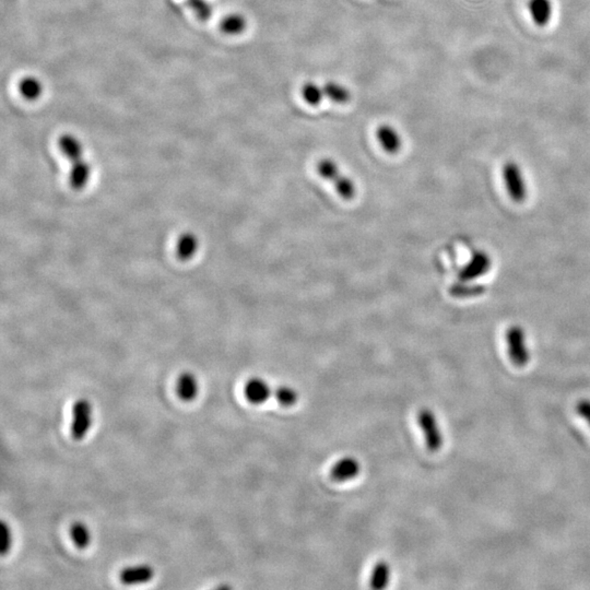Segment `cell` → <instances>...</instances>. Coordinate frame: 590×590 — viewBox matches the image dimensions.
<instances>
[{
    "label": "cell",
    "instance_id": "1",
    "mask_svg": "<svg viewBox=\"0 0 590 590\" xmlns=\"http://www.w3.org/2000/svg\"><path fill=\"white\" fill-rule=\"evenodd\" d=\"M317 173L325 181L333 184L339 196L351 200L356 193V184L351 178L341 173L338 164L331 159L325 158L317 163Z\"/></svg>",
    "mask_w": 590,
    "mask_h": 590
},
{
    "label": "cell",
    "instance_id": "2",
    "mask_svg": "<svg viewBox=\"0 0 590 590\" xmlns=\"http://www.w3.org/2000/svg\"><path fill=\"white\" fill-rule=\"evenodd\" d=\"M417 423L422 429L428 449L432 453L438 452L442 446V436L436 415L426 408L421 409L417 413Z\"/></svg>",
    "mask_w": 590,
    "mask_h": 590
},
{
    "label": "cell",
    "instance_id": "3",
    "mask_svg": "<svg viewBox=\"0 0 590 590\" xmlns=\"http://www.w3.org/2000/svg\"><path fill=\"white\" fill-rule=\"evenodd\" d=\"M509 356L515 367H526L529 362V351L527 348L524 330L519 326H513L507 331Z\"/></svg>",
    "mask_w": 590,
    "mask_h": 590
},
{
    "label": "cell",
    "instance_id": "4",
    "mask_svg": "<svg viewBox=\"0 0 590 590\" xmlns=\"http://www.w3.org/2000/svg\"><path fill=\"white\" fill-rule=\"evenodd\" d=\"M92 425V406L87 399L74 402L72 408V436L74 440H81L87 436Z\"/></svg>",
    "mask_w": 590,
    "mask_h": 590
},
{
    "label": "cell",
    "instance_id": "5",
    "mask_svg": "<svg viewBox=\"0 0 590 590\" xmlns=\"http://www.w3.org/2000/svg\"><path fill=\"white\" fill-rule=\"evenodd\" d=\"M503 178L511 198L516 202H523L527 197V186L516 163L509 161L504 166Z\"/></svg>",
    "mask_w": 590,
    "mask_h": 590
},
{
    "label": "cell",
    "instance_id": "6",
    "mask_svg": "<svg viewBox=\"0 0 590 590\" xmlns=\"http://www.w3.org/2000/svg\"><path fill=\"white\" fill-rule=\"evenodd\" d=\"M154 577V570L147 564L128 566L120 571V580L124 585H139L149 583Z\"/></svg>",
    "mask_w": 590,
    "mask_h": 590
},
{
    "label": "cell",
    "instance_id": "7",
    "mask_svg": "<svg viewBox=\"0 0 590 590\" xmlns=\"http://www.w3.org/2000/svg\"><path fill=\"white\" fill-rule=\"evenodd\" d=\"M361 471L359 461L354 457H344L337 461L330 469V478L337 482L352 480Z\"/></svg>",
    "mask_w": 590,
    "mask_h": 590
},
{
    "label": "cell",
    "instance_id": "8",
    "mask_svg": "<svg viewBox=\"0 0 590 590\" xmlns=\"http://www.w3.org/2000/svg\"><path fill=\"white\" fill-rule=\"evenodd\" d=\"M273 394V390L270 388L269 385L260 378V377H253L248 379L244 386V394L247 401H250L253 405H260L269 399L270 396Z\"/></svg>",
    "mask_w": 590,
    "mask_h": 590
},
{
    "label": "cell",
    "instance_id": "9",
    "mask_svg": "<svg viewBox=\"0 0 590 590\" xmlns=\"http://www.w3.org/2000/svg\"><path fill=\"white\" fill-rule=\"evenodd\" d=\"M377 141L383 150L390 154H396L401 149L402 141L396 128L392 125L384 124L379 126L376 131Z\"/></svg>",
    "mask_w": 590,
    "mask_h": 590
},
{
    "label": "cell",
    "instance_id": "10",
    "mask_svg": "<svg viewBox=\"0 0 590 590\" xmlns=\"http://www.w3.org/2000/svg\"><path fill=\"white\" fill-rule=\"evenodd\" d=\"M491 268V260L484 253H477L468 265L461 271V278L463 281L475 280L488 273Z\"/></svg>",
    "mask_w": 590,
    "mask_h": 590
},
{
    "label": "cell",
    "instance_id": "11",
    "mask_svg": "<svg viewBox=\"0 0 590 590\" xmlns=\"http://www.w3.org/2000/svg\"><path fill=\"white\" fill-rule=\"evenodd\" d=\"M91 172V166L84 158L72 162V170L69 173V184L72 189L82 191L89 183Z\"/></svg>",
    "mask_w": 590,
    "mask_h": 590
},
{
    "label": "cell",
    "instance_id": "12",
    "mask_svg": "<svg viewBox=\"0 0 590 590\" xmlns=\"http://www.w3.org/2000/svg\"><path fill=\"white\" fill-rule=\"evenodd\" d=\"M528 10L537 26H545L552 19L553 5L551 0H529Z\"/></svg>",
    "mask_w": 590,
    "mask_h": 590
},
{
    "label": "cell",
    "instance_id": "13",
    "mask_svg": "<svg viewBox=\"0 0 590 590\" xmlns=\"http://www.w3.org/2000/svg\"><path fill=\"white\" fill-rule=\"evenodd\" d=\"M176 392L178 397L185 402H191L196 399L199 392L198 381L193 373L185 372L178 377Z\"/></svg>",
    "mask_w": 590,
    "mask_h": 590
},
{
    "label": "cell",
    "instance_id": "14",
    "mask_svg": "<svg viewBox=\"0 0 590 590\" xmlns=\"http://www.w3.org/2000/svg\"><path fill=\"white\" fill-rule=\"evenodd\" d=\"M199 245L200 243L196 234L191 232L184 233L180 237L176 244V256L183 262L191 260L198 252Z\"/></svg>",
    "mask_w": 590,
    "mask_h": 590
},
{
    "label": "cell",
    "instance_id": "15",
    "mask_svg": "<svg viewBox=\"0 0 590 590\" xmlns=\"http://www.w3.org/2000/svg\"><path fill=\"white\" fill-rule=\"evenodd\" d=\"M58 147L63 154L68 159L70 162L83 159V145L81 141L74 135H63L59 137Z\"/></svg>",
    "mask_w": 590,
    "mask_h": 590
},
{
    "label": "cell",
    "instance_id": "16",
    "mask_svg": "<svg viewBox=\"0 0 590 590\" xmlns=\"http://www.w3.org/2000/svg\"><path fill=\"white\" fill-rule=\"evenodd\" d=\"M390 578V568L388 563L385 561H379L375 564L372 571L369 586L373 589H384L388 586Z\"/></svg>",
    "mask_w": 590,
    "mask_h": 590
},
{
    "label": "cell",
    "instance_id": "17",
    "mask_svg": "<svg viewBox=\"0 0 590 590\" xmlns=\"http://www.w3.org/2000/svg\"><path fill=\"white\" fill-rule=\"evenodd\" d=\"M21 95L29 101H35L43 93V84L35 77H26L19 84Z\"/></svg>",
    "mask_w": 590,
    "mask_h": 590
},
{
    "label": "cell",
    "instance_id": "18",
    "mask_svg": "<svg viewBox=\"0 0 590 590\" xmlns=\"http://www.w3.org/2000/svg\"><path fill=\"white\" fill-rule=\"evenodd\" d=\"M246 19L239 13H232L222 20L221 30L228 35H239L246 29Z\"/></svg>",
    "mask_w": 590,
    "mask_h": 590
},
{
    "label": "cell",
    "instance_id": "19",
    "mask_svg": "<svg viewBox=\"0 0 590 590\" xmlns=\"http://www.w3.org/2000/svg\"><path fill=\"white\" fill-rule=\"evenodd\" d=\"M325 97L333 102L344 104L350 99V91L344 86L336 81H328L324 86Z\"/></svg>",
    "mask_w": 590,
    "mask_h": 590
},
{
    "label": "cell",
    "instance_id": "20",
    "mask_svg": "<svg viewBox=\"0 0 590 590\" xmlns=\"http://www.w3.org/2000/svg\"><path fill=\"white\" fill-rule=\"evenodd\" d=\"M70 538L78 549L84 550L91 543V532L83 523H74L70 527Z\"/></svg>",
    "mask_w": 590,
    "mask_h": 590
},
{
    "label": "cell",
    "instance_id": "21",
    "mask_svg": "<svg viewBox=\"0 0 590 590\" xmlns=\"http://www.w3.org/2000/svg\"><path fill=\"white\" fill-rule=\"evenodd\" d=\"M302 97L308 104L318 105L325 97V92L324 88L319 87L315 82L308 81L303 84Z\"/></svg>",
    "mask_w": 590,
    "mask_h": 590
},
{
    "label": "cell",
    "instance_id": "22",
    "mask_svg": "<svg viewBox=\"0 0 590 590\" xmlns=\"http://www.w3.org/2000/svg\"><path fill=\"white\" fill-rule=\"evenodd\" d=\"M273 394H275V397L278 400V402L285 406V407H292V406H294L298 401V392L291 388V387H279V388L275 390Z\"/></svg>",
    "mask_w": 590,
    "mask_h": 590
},
{
    "label": "cell",
    "instance_id": "23",
    "mask_svg": "<svg viewBox=\"0 0 590 590\" xmlns=\"http://www.w3.org/2000/svg\"><path fill=\"white\" fill-rule=\"evenodd\" d=\"M0 552L1 555H6L10 551L11 545H13V534H11L10 527L8 526L7 523H1V530H0Z\"/></svg>",
    "mask_w": 590,
    "mask_h": 590
},
{
    "label": "cell",
    "instance_id": "24",
    "mask_svg": "<svg viewBox=\"0 0 590 590\" xmlns=\"http://www.w3.org/2000/svg\"><path fill=\"white\" fill-rule=\"evenodd\" d=\"M189 5L199 18L206 20L212 17V6L207 0H189Z\"/></svg>",
    "mask_w": 590,
    "mask_h": 590
},
{
    "label": "cell",
    "instance_id": "25",
    "mask_svg": "<svg viewBox=\"0 0 590 590\" xmlns=\"http://www.w3.org/2000/svg\"><path fill=\"white\" fill-rule=\"evenodd\" d=\"M576 411L590 425V400H580L576 405Z\"/></svg>",
    "mask_w": 590,
    "mask_h": 590
}]
</instances>
